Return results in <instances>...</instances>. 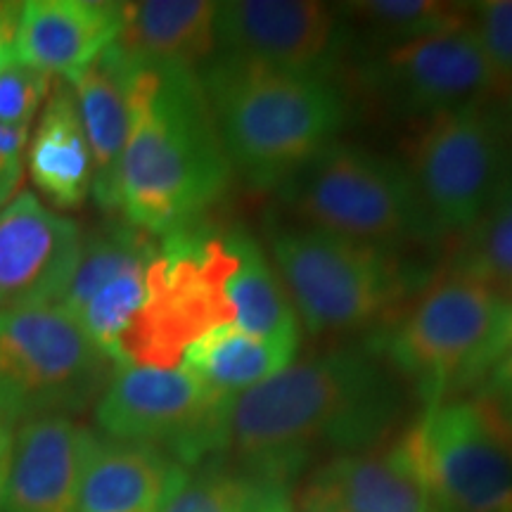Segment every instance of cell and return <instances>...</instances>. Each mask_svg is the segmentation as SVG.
Segmentation results:
<instances>
[{"mask_svg":"<svg viewBox=\"0 0 512 512\" xmlns=\"http://www.w3.org/2000/svg\"><path fill=\"white\" fill-rule=\"evenodd\" d=\"M297 351L247 335L233 325H221L185 349L181 366L207 384L211 392L235 399L297 361Z\"/></svg>","mask_w":512,"mask_h":512,"instance_id":"obj_24","label":"cell"},{"mask_svg":"<svg viewBox=\"0 0 512 512\" xmlns=\"http://www.w3.org/2000/svg\"><path fill=\"white\" fill-rule=\"evenodd\" d=\"M448 266L472 275L512 302V214L491 207L475 226L456 235Z\"/></svg>","mask_w":512,"mask_h":512,"instance_id":"obj_26","label":"cell"},{"mask_svg":"<svg viewBox=\"0 0 512 512\" xmlns=\"http://www.w3.org/2000/svg\"><path fill=\"white\" fill-rule=\"evenodd\" d=\"M259 479L238 467L207 465L181 484L162 512H247Z\"/></svg>","mask_w":512,"mask_h":512,"instance_id":"obj_27","label":"cell"},{"mask_svg":"<svg viewBox=\"0 0 512 512\" xmlns=\"http://www.w3.org/2000/svg\"><path fill=\"white\" fill-rule=\"evenodd\" d=\"M294 223L399 252L441 240L406 166L351 143H330L280 185Z\"/></svg>","mask_w":512,"mask_h":512,"instance_id":"obj_6","label":"cell"},{"mask_svg":"<svg viewBox=\"0 0 512 512\" xmlns=\"http://www.w3.org/2000/svg\"><path fill=\"white\" fill-rule=\"evenodd\" d=\"M53 91V76L29 67L24 62H10L0 72V126L27 128Z\"/></svg>","mask_w":512,"mask_h":512,"instance_id":"obj_29","label":"cell"},{"mask_svg":"<svg viewBox=\"0 0 512 512\" xmlns=\"http://www.w3.org/2000/svg\"><path fill=\"white\" fill-rule=\"evenodd\" d=\"M247 512H292L290 484L259 482Z\"/></svg>","mask_w":512,"mask_h":512,"instance_id":"obj_33","label":"cell"},{"mask_svg":"<svg viewBox=\"0 0 512 512\" xmlns=\"http://www.w3.org/2000/svg\"><path fill=\"white\" fill-rule=\"evenodd\" d=\"M292 512H344L330 494V489L316 475L306 479L297 496L292 498Z\"/></svg>","mask_w":512,"mask_h":512,"instance_id":"obj_31","label":"cell"},{"mask_svg":"<svg viewBox=\"0 0 512 512\" xmlns=\"http://www.w3.org/2000/svg\"><path fill=\"white\" fill-rule=\"evenodd\" d=\"M155 256L152 240L95 245L81 256L57 302L117 368L128 330L145 306L147 273Z\"/></svg>","mask_w":512,"mask_h":512,"instance_id":"obj_15","label":"cell"},{"mask_svg":"<svg viewBox=\"0 0 512 512\" xmlns=\"http://www.w3.org/2000/svg\"><path fill=\"white\" fill-rule=\"evenodd\" d=\"M197 74L230 169L252 188H280L347 124V93L328 74L221 55Z\"/></svg>","mask_w":512,"mask_h":512,"instance_id":"obj_3","label":"cell"},{"mask_svg":"<svg viewBox=\"0 0 512 512\" xmlns=\"http://www.w3.org/2000/svg\"><path fill=\"white\" fill-rule=\"evenodd\" d=\"M147 273V299L121 347V366L176 368L185 349L209 330L230 325L226 280L235 254L228 233L185 226L164 235Z\"/></svg>","mask_w":512,"mask_h":512,"instance_id":"obj_9","label":"cell"},{"mask_svg":"<svg viewBox=\"0 0 512 512\" xmlns=\"http://www.w3.org/2000/svg\"><path fill=\"white\" fill-rule=\"evenodd\" d=\"M494 207H501V209L508 211V214H512V162L508 166V174H505V178H503L501 190H498Z\"/></svg>","mask_w":512,"mask_h":512,"instance_id":"obj_36","label":"cell"},{"mask_svg":"<svg viewBox=\"0 0 512 512\" xmlns=\"http://www.w3.org/2000/svg\"><path fill=\"white\" fill-rule=\"evenodd\" d=\"M22 3H0V72L17 60V31Z\"/></svg>","mask_w":512,"mask_h":512,"instance_id":"obj_32","label":"cell"},{"mask_svg":"<svg viewBox=\"0 0 512 512\" xmlns=\"http://www.w3.org/2000/svg\"><path fill=\"white\" fill-rule=\"evenodd\" d=\"M114 368L60 304L0 311V418L10 425L83 411Z\"/></svg>","mask_w":512,"mask_h":512,"instance_id":"obj_7","label":"cell"},{"mask_svg":"<svg viewBox=\"0 0 512 512\" xmlns=\"http://www.w3.org/2000/svg\"><path fill=\"white\" fill-rule=\"evenodd\" d=\"M121 3L31 0L22 3L17 60L50 76L74 81L117 43Z\"/></svg>","mask_w":512,"mask_h":512,"instance_id":"obj_17","label":"cell"},{"mask_svg":"<svg viewBox=\"0 0 512 512\" xmlns=\"http://www.w3.org/2000/svg\"><path fill=\"white\" fill-rule=\"evenodd\" d=\"M342 15L361 29L375 50L444 34L472 19V5L446 0H361L342 5Z\"/></svg>","mask_w":512,"mask_h":512,"instance_id":"obj_25","label":"cell"},{"mask_svg":"<svg viewBox=\"0 0 512 512\" xmlns=\"http://www.w3.org/2000/svg\"><path fill=\"white\" fill-rule=\"evenodd\" d=\"M27 128L0 126V209H5L24 176V150H27Z\"/></svg>","mask_w":512,"mask_h":512,"instance_id":"obj_30","label":"cell"},{"mask_svg":"<svg viewBox=\"0 0 512 512\" xmlns=\"http://www.w3.org/2000/svg\"><path fill=\"white\" fill-rule=\"evenodd\" d=\"M472 29L489 72L486 102L498 105L512 91V0L472 5Z\"/></svg>","mask_w":512,"mask_h":512,"instance_id":"obj_28","label":"cell"},{"mask_svg":"<svg viewBox=\"0 0 512 512\" xmlns=\"http://www.w3.org/2000/svg\"><path fill=\"white\" fill-rule=\"evenodd\" d=\"M216 12L207 0L121 3L117 48L138 67L197 72L216 55Z\"/></svg>","mask_w":512,"mask_h":512,"instance_id":"obj_20","label":"cell"},{"mask_svg":"<svg viewBox=\"0 0 512 512\" xmlns=\"http://www.w3.org/2000/svg\"><path fill=\"white\" fill-rule=\"evenodd\" d=\"M313 475L344 512H439L403 434L335 456Z\"/></svg>","mask_w":512,"mask_h":512,"instance_id":"obj_21","label":"cell"},{"mask_svg":"<svg viewBox=\"0 0 512 512\" xmlns=\"http://www.w3.org/2000/svg\"><path fill=\"white\" fill-rule=\"evenodd\" d=\"M266 238L299 325L313 337L382 325L418 283V271L399 252L302 223L268 221Z\"/></svg>","mask_w":512,"mask_h":512,"instance_id":"obj_5","label":"cell"},{"mask_svg":"<svg viewBox=\"0 0 512 512\" xmlns=\"http://www.w3.org/2000/svg\"><path fill=\"white\" fill-rule=\"evenodd\" d=\"M512 152L489 102L420 119L403 140V166L441 238H456L496 204Z\"/></svg>","mask_w":512,"mask_h":512,"instance_id":"obj_8","label":"cell"},{"mask_svg":"<svg viewBox=\"0 0 512 512\" xmlns=\"http://www.w3.org/2000/svg\"><path fill=\"white\" fill-rule=\"evenodd\" d=\"M83 249L81 230L31 192L0 211V311L57 304Z\"/></svg>","mask_w":512,"mask_h":512,"instance_id":"obj_14","label":"cell"},{"mask_svg":"<svg viewBox=\"0 0 512 512\" xmlns=\"http://www.w3.org/2000/svg\"><path fill=\"white\" fill-rule=\"evenodd\" d=\"M235 264L226 280L230 325L247 335L299 349L302 325L264 247L245 230H228Z\"/></svg>","mask_w":512,"mask_h":512,"instance_id":"obj_23","label":"cell"},{"mask_svg":"<svg viewBox=\"0 0 512 512\" xmlns=\"http://www.w3.org/2000/svg\"><path fill=\"white\" fill-rule=\"evenodd\" d=\"M29 174L55 207L76 209L93 190V157L83 133L74 88L62 81L43 105L29 145Z\"/></svg>","mask_w":512,"mask_h":512,"instance_id":"obj_22","label":"cell"},{"mask_svg":"<svg viewBox=\"0 0 512 512\" xmlns=\"http://www.w3.org/2000/svg\"><path fill=\"white\" fill-rule=\"evenodd\" d=\"M95 441L69 415L22 422L0 489V512H74Z\"/></svg>","mask_w":512,"mask_h":512,"instance_id":"obj_16","label":"cell"},{"mask_svg":"<svg viewBox=\"0 0 512 512\" xmlns=\"http://www.w3.org/2000/svg\"><path fill=\"white\" fill-rule=\"evenodd\" d=\"M133 62L117 43L72 83L88 150L93 157V195L102 209H119V169L128 138V88Z\"/></svg>","mask_w":512,"mask_h":512,"instance_id":"obj_19","label":"cell"},{"mask_svg":"<svg viewBox=\"0 0 512 512\" xmlns=\"http://www.w3.org/2000/svg\"><path fill=\"white\" fill-rule=\"evenodd\" d=\"M361 81L384 112L415 121L486 102L489 95V72L472 19L444 34L375 50L361 67Z\"/></svg>","mask_w":512,"mask_h":512,"instance_id":"obj_12","label":"cell"},{"mask_svg":"<svg viewBox=\"0 0 512 512\" xmlns=\"http://www.w3.org/2000/svg\"><path fill=\"white\" fill-rule=\"evenodd\" d=\"M133 67L119 209L133 228L169 235L221 200L233 169L200 74L181 67Z\"/></svg>","mask_w":512,"mask_h":512,"instance_id":"obj_2","label":"cell"},{"mask_svg":"<svg viewBox=\"0 0 512 512\" xmlns=\"http://www.w3.org/2000/svg\"><path fill=\"white\" fill-rule=\"evenodd\" d=\"M382 351L339 347L294 361L228 403L223 451L259 482L290 484L313 458L380 444L403 408Z\"/></svg>","mask_w":512,"mask_h":512,"instance_id":"obj_1","label":"cell"},{"mask_svg":"<svg viewBox=\"0 0 512 512\" xmlns=\"http://www.w3.org/2000/svg\"><path fill=\"white\" fill-rule=\"evenodd\" d=\"M403 437L439 512H512V453L475 401L425 406Z\"/></svg>","mask_w":512,"mask_h":512,"instance_id":"obj_11","label":"cell"},{"mask_svg":"<svg viewBox=\"0 0 512 512\" xmlns=\"http://www.w3.org/2000/svg\"><path fill=\"white\" fill-rule=\"evenodd\" d=\"M228 403L183 366H119L95 401V425L107 439L162 448L185 467L223 451Z\"/></svg>","mask_w":512,"mask_h":512,"instance_id":"obj_10","label":"cell"},{"mask_svg":"<svg viewBox=\"0 0 512 512\" xmlns=\"http://www.w3.org/2000/svg\"><path fill=\"white\" fill-rule=\"evenodd\" d=\"M12 448H15V434H12V425L0 418V489H3L5 477H8Z\"/></svg>","mask_w":512,"mask_h":512,"instance_id":"obj_34","label":"cell"},{"mask_svg":"<svg viewBox=\"0 0 512 512\" xmlns=\"http://www.w3.org/2000/svg\"><path fill=\"white\" fill-rule=\"evenodd\" d=\"M510 342V299L446 266L394 316L382 356L418 389L425 406H434L479 387Z\"/></svg>","mask_w":512,"mask_h":512,"instance_id":"obj_4","label":"cell"},{"mask_svg":"<svg viewBox=\"0 0 512 512\" xmlns=\"http://www.w3.org/2000/svg\"><path fill=\"white\" fill-rule=\"evenodd\" d=\"M188 475L162 448L98 439L74 512H162Z\"/></svg>","mask_w":512,"mask_h":512,"instance_id":"obj_18","label":"cell"},{"mask_svg":"<svg viewBox=\"0 0 512 512\" xmlns=\"http://www.w3.org/2000/svg\"><path fill=\"white\" fill-rule=\"evenodd\" d=\"M347 24L335 5L313 0L219 3L216 55L304 74H335Z\"/></svg>","mask_w":512,"mask_h":512,"instance_id":"obj_13","label":"cell"},{"mask_svg":"<svg viewBox=\"0 0 512 512\" xmlns=\"http://www.w3.org/2000/svg\"><path fill=\"white\" fill-rule=\"evenodd\" d=\"M496 107V114H498V121H501V128H503V136L508 140L510 145V152H512V91L505 95V98L498 102Z\"/></svg>","mask_w":512,"mask_h":512,"instance_id":"obj_35","label":"cell"}]
</instances>
